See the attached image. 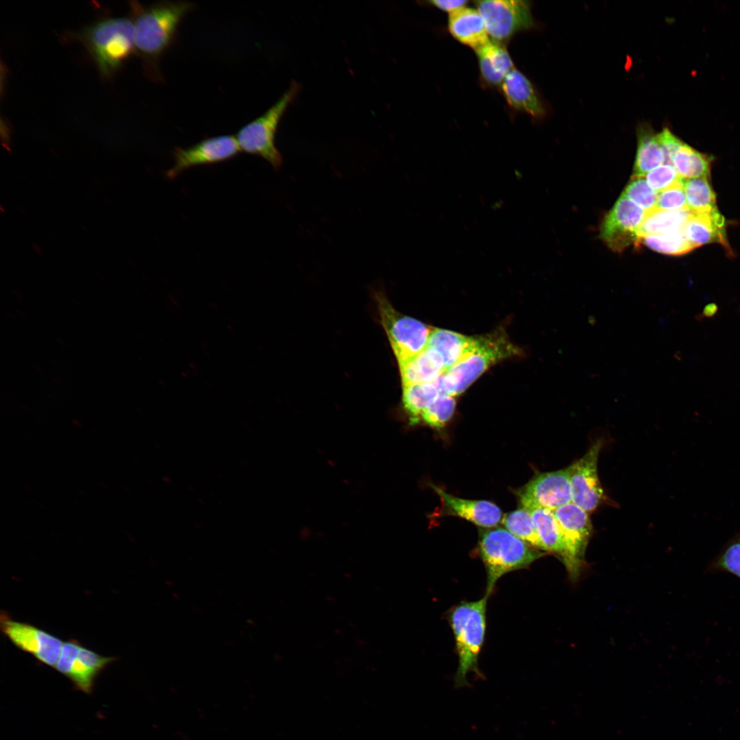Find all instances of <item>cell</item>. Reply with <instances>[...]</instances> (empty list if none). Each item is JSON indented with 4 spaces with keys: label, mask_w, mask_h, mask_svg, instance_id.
<instances>
[{
    "label": "cell",
    "mask_w": 740,
    "mask_h": 740,
    "mask_svg": "<svg viewBox=\"0 0 740 740\" xmlns=\"http://www.w3.org/2000/svg\"><path fill=\"white\" fill-rule=\"evenodd\" d=\"M135 52L147 75L160 81L162 56L174 43L180 23L195 5L189 1H162L149 5L132 3Z\"/></svg>",
    "instance_id": "6da1fadb"
},
{
    "label": "cell",
    "mask_w": 740,
    "mask_h": 740,
    "mask_svg": "<svg viewBox=\"0 0 740 740\" xmlns=\"http://www.w3.org/2000/svg\"><path fill=\"white\" fill-rule=\"evenodd\" d=\"M79 38L104 77L114 74L135 52L132 18H103L84 28Z\"/></svg>",
    "instance_id": "7a4b0ae2"
},
{
    "label": "cell",
    "mask_w": 740,
    "mask_h": 740,
    "mask_svg": "<svg viewBox=\"0 0 740 740\" xmlns=\"http://www.w3.org/2000/svg\"><path fill=\"white\" fill-rule=\"evenodd\" d=\"M489 597L473 602H462L452 607L448 620L454 633L458 666L455 675L457 686L467 684V676L474 672L481 676L478 658L486 631V610Z\"/></svg>",
    "instance_id": "3957f363"
},
{
    "label": "cell",
    "mask_w": 740,
    "mask_h": 740,
    "mask_svg": "<svg viewBox=\"0 0 740 740\" xmlns=\"http://www.w3.org/2000/svg\"><path fill=\"white\" fill-rule=\"evenodd\" d=\"M478 551L484 565L487 584L485 595L492 593L504 574L528 567L545 552L519 539L506 528H495L481 533Z\"/></svg>",
    "instance_id": "277c9868"
},
{
    "label": "cell",
    "mask_w": 740,
    "mask_h": 740,
    "mask_svg": "<svg viewBox=\"0 0 740 740\" xmlns=\"http://www.w3.org/2000/svg\"><path fill=\"white\" fill-rule=\"evenodd\" d=\"M519 354L520 350L502 330L478 336L475 348L440 377L442 391L455 397L465 391L489 367Z\"/></svg>",
    "instance_id": "5b68a950"
},
{
    "label": "cell",
    "mask_w": 740,
    "mask_h": 740,
    "mask_svg": "<svg viewBox=\"0 0 740 740\" xmlns=\"http://www.w3.org/2000/svg\"><path fill=\"white\" fill-rule=\"evenodd\" d=\"M300 88L297 82L293 81L272 106L238 131L235 137L241 151L262 158L275 169L282 166V158L275 146V134L284 112Z\"/></svg>",
    "instance_id": "8992f818"
},
{
    "label": "cell",
    "mask_w": 740,
    "mask_h": 740,
    "mask_svg": "<svg viewBox=\"0 0 740 740\" xmlns=\"http://www.w3.org/2000/svg\"><path fill=\"white\" fill-rule=\"evenodd\" d=\"M375 297L381 324L399 365L428 347L432 328L397 311L382 293Z\"/></svg>",
    "instance_id": "52a82bcc"
},
{
    "label": "cell",
    "mask_w": 740,
    "mask_h": 740,
    "mask_svg": "<svg viewBox=\"0 0 740 740\" xmlns=\"http://www.w3.org/2000/svg\"><path fill=\"white\" fill-rule=\"evenodd\" d=\"M0 628L16 648L54 669L64 643L61 639L34 625L16 621L4 610L0 615Z\"/></svg>",
    "instance_id": "ba28073f"
},
{
    "label": "cell",
    "mask_w": 740,
    "mask_h": 740,
    "mask_svg": "<svg viewBox=\"0 0 740 740\" xmlns=\"http://www.w3.org/2000/svg\"><path fill=\"white\" fill-rule=\"evenodd\" d=\"M476 3L489 36L495 42L502 43L516 33L534 25L529 1L486 0Z\"/></svg>",
    "instance_id": "9c48e42d"
},
{
    "label": "cell",
    "mask_w": 740,
    "mask_h": 740,
    "mask_svg": "<svg viewBox=\"0 0 740 740\" xmlns=\"http://www.w3.org/2000/svg\"><path fill=\"white\" fill-rule=\"evenodd\" d=\"M116 660V657L101 656L83 646L78 640L70 639L64 641L54 669L68 678L77 690L90 693L98 675Z\"/></svg>",
    "instance_id": "30bf717a"
},
{
    "label": "cell",
    "mask_w": 740,
    "mask_h": 740,
    "mask_svg": "<svg viewBox=\"0 0 740 740\" xmlns=\"http://www.w3.org/2000/svg\"><path fill=\"white\" fill-rule=\"evenodd\" d=\"M554 512L565 545L563 561L570 577L576 579L582 569L585 550L592 533L589 513L573 502L563 505Z\"/></svg>",
    "instance_id": "8fae6325"
},
{
    "label": "cell",
    "mask_w": 740,
    "mask_h": 740,
    "mask_svg": "<svg viewBox=\"0 0 740 740\" xmlns=\"http://www.w3.org/2000/svg\"><path fill=\"white\" fill-rule=\"evenodd\" d=\"M240 151L233 135L207 138L186 148L175 147L173 151L174 163L166 177L172 180L190 168L229 160Z\"/></svg>",
    "instance_id": "7c38bea8"
},
{
    "label": "cell",
    "mask_w": 740,
    "mask_h": 740,
    "mask_svg": "<svg viewBox=\"0 0 740 740\" xmlns=\"http://www.w3.org/2000/svg\"><path fill=\"white\" fill-rule=\"evenodd\" d=\"M570 473L571 465L535 476L517 492L521 506L527 509L541 507L554 510L572 502Z\"/></svg>",
    "instance_id": "4fadbf2b"
},
{
    "label": "cell",
    "mask_w": 740,
    "mask_h": 740,
    "mask_svg": "<svg viewBox=\"0 0 740 740\" xmlns=\"http://www.w3.org/2000/svg\"><path fill=\"white\" fill-rule=\"evenodd\" d=\"M645 214L643 209L621 194L602 222L600 237L612 250L623 251L638 243L637 231Z\"/></svg>",
    "instance_id": "5bb4252c"
},
{
    "label": "cell",
    "mask_w": 740,
    "mask_h": 740,
    "mask_svg": "<svg viewBox=\"0 0 740 740\" xmlns=\"http://www.w3.org/2000/svg\"><path fill=\"white\" fill-rule=\"evenodd\" d=\"M602 443L595 442L584 455L571 465L570 485L572 502L590 513L604 498L597 473V460Z\"/></svg>",
    "instance_id": "9a60e30c"
},
{
    "label": "cell",
    "mask_w": 740,
    "mask_h": 740,
    "mask_svg": "<svg viewBox=\"0 0 740 740\" xmlns=\"http://www.w3.org/2000/svg\"><path fill=\"white\" fill-rule=\"evenodd\" d=\"M431 487L440 497L443 514L458 517L488 528L502 521L500 508L491 502L463 499L447 493L434 484H431Z\"/></svg>",
    "instance_id": "2e32d148"
},
{
    "label": "cell",
    "mask_w": 740,
    "mask_h": 740,
    "mask_svg": "<svg viewBox=\"0 0 740 740\" xmlns=\"http://www.w3.org/2000/svg\"><path fill=\"white\" fill-rule=\"evenodd\" d=\"M725 219L717 208L703 213H692L684 228V234L695 249L710 243H719L728 251Z\"/></svg>",
    "instance_id": "e0dca14e"
},
{
    "label": "cell",
    "mask_w": 740,
    "mask_h": 740,
    "mask_svg": "<svg viewBox=\"0 0 740 740\" xmlns=\"http://www.w3.org/2000/svg\"><path fill=\"white\" fill-rule=\"evenodd\" d=\"M501 85L504 95L512 108L537 119L544 116L542 102L530 81L521 71L513 69Z\"/></svg>",
    "instance_id": "ac0fdd59"
},
{
    "label": "cell",
    "mask_w": 740,
    "mask_h": 740,
    "mask_svg": "<svg viewBox=\"0 0 740 740\" xmlns=\"http://www.w3.org/2000/svg\"><path fill=\"white\" fill-rule=\"evenodd\" d=\"M399 368L402 387L436 381L445 371L440 354L429 347Z\"/></svg>",
    "instance_id": "d6986e66"
},
{
    "label": "cell",
    "mask_w": 740,
    "mask_h": 740,
    "mask_svg": "<svg viewBox=\"0 0 740 740\" xmlns=\"http://www.w3.org/2000/svg\"><path fill=\"white\" fill-rule=\"evenodd\" d=\"M448 27L456 40L475 50L490 40L482 15L473 8H465L450 14Z\"/></svg>",
    "instance_id": "ffe728a7"
},
{
    "label": "cell",
    "mask_w": 740,
    "mask_h": 740,
    "mask_svg": "<svg viewBox=\"0 0 740 740\" xmlns=\"http://www.w3.org/2000/svg\"><path fill=\"white\" fill-rule=\"evenodd\" d=\"M478 336H469L441 328L432 329L428 347L440 354L444 362L445 370L452 367L476 346Z\"/></svg>",
    "instance_id": "44dd1931"
},
{
    "label": "cell",
    "mask_w": 740,
    "mask_h": 740,
    "mask_svg": "<svg viewBox=\"0 0 740 740\" xmlns=\"http://www.w3.org/2000/svg\"><path fill=\"white\" fill-rule=\"evenodd\" d=\"M475 51L483 79L491 85L502 84L513 69V61L504 46L489 40Z\"/></svg>",
    "instance_id": "7402d4cb"
},
{
    "label": "cell",
    "mask_w": 740,
    "mask_h": 740,
    "mask_svg": "<svg viewBox=\"0 0 740 740\" xmlns=\"http://www.w3.org/2000/svg\"><path fill=\"white\" fill-rule=\"evenodd\" d=\"M665 162L663 149L652 128L641 125L637 130V151L632 176H644Z\"/></svg>",
    "instance_id": "603a6c76"
},
{
    "label": "cell",
    "mask_w": 740,
    "mask_h": 740,
    "mask_svg": "<svg viewBox=\"0 0 740 740\" xmlns=\"http://www.w3.org/2000/svg\"><path fill=\"white\" fill-rule=\"evenodd\" d=\"M527 510L531 515L543 551L556 553L563 560L565 556V545L554 510L541 507H533Z\"/></svg>",
    "instance_id": "cb8c5ba5"
},
{
    "label": "cell",
    "mask_w": 740,
    "mask_h": 740,
    "mask_svg": "<svg viewBox=\"0 0 740 740\" xmlns=\"http://www.w3.org/2000/svg\"><path fill=\"white\" fill-rule=\"evenodd\" d=\"M691 212L689 210H665L654 208L646 212L637 231L638 243L641 237L665 234L683 230Z\"/></svg>",
    "instance_id": "d4e9b609"
},
{
    "label": "cell",
    "mask_w": 740,
    "mask_h": 740,
    "mask_svg": "<svg viewBox=\"0 0 740 740\" xmlns=\"http://www.w3.org/2000/svg\"><path fill=\"white\" fill-rule=\"evenodd\" d=\"M439 378L430 382L403 387V406L411 423L419 421L423 410L439 395L443 393Z\"/></svg>",
    "instance_id": "484cf974"
},
{
    "label": "cell",
    "mask_w": 740,
    "mask_h": 740,
    "mask_svg": "<svg viewBox=\"0 0 740 740\" xmlns=\"http://www.w3.org/2000/svg\"><path fill=\"white\" fill-rule=\"evenodd\" d=\"M711 158L683 143L675 153L672 164L682 179L709 178Z\"/></svg>",
    "instance_id": "4316f807"
},
{
    "label": "cell",
    "mask_w": 740,
    "mask_h": 740,
    "mask_svg": "<svg viewBox=\"0 0 740 740\" xmlns=\"http://www.w3.org/2000/svg\"><path fill=\"white\" fill-rule=\"evenodd\" d=\"M688 209L692 213H703L716 208V195L708 178L683 179Z\"/></svg>",
    "instance_id": "83f0119b"
},
{
    "label": "cell",
    "mask_w": 740,
    "mask_h": 740,
    "mask_svg": "<svg viewBox=\"0 0 740 740\" xmlns=\"http://www.w3.org/2000/svg\"><path fill=\"white\" fill-rule=\"evenodd\" d=\"M502 523L507 530L529 545L543 551L528 510L521 507L506 514Z\"/></svg>",
    "instance_id": "f1b7e54d"
},
{
    "label": "cell",
    "mask_w": 740,
    "mask_h": 740,
    "mask_svg": "<svg viewBox=\"0 0 740 740\" xmlns=\"http://www.w3.org/2000/svg\"><path fill=\"white\" fill-rule=\"evenodd\" d=\"M639 243H642L654 251L672 256L683 255L694 249L687 241L683 230L665 234L645 236L640 238Z\"/></svg>",
    "instance_id": "f546056e"
},
{
    "label": "cell",
    "mask_w": 740,
    "mask_h": 740,
    "mask_svg": "<svg viewBox=\"0 0 740 740\" xmlns=\"http://www.w3.org/2000/svg\"><path fill=\"white\" fill-rule=\"evenodd\" d=\"M455 408L454 396L441 393L423 410L420 419L432 428L440 429L452 417Z\"/></svg>",
    "instance_id": "4dcf8cb0"
},
{
    "label": "cell",
    "mask_w": 740,
    "mask_h": 740,
    "mask_svg": "<svg viewBox=\"0 0 740 740\" xmlns=\"http://www.w3.org/2000/svg\"><path fill=\"white\" fill-rule=\"evenodd\" d=\"M712 571H727L740 578V534L732 537L709 565Z\"/></svg>",
    "instance_id": "1f68e13d"
},
{
    "label": "cell",
    "mask_w": 740,
    "mask_h": 740,
    "mask_svg": "<svg viewBox=\"0 0 740 740\" xmlns=\"http://www.w3.org/2000/svg\"><path fill=\"white\" fill-rule=\"evenodd\" d=\"M622 195L647 212L656 208L658 193L648 186L644 176H632Z\"/></svg>",
    "instance_id": "d6a6232c"
},
{
    "label": "cell",
    "mask_w": 740,
    "mask_h": 740,
    "mask_svg": "<svg viewBox=\"0 0 740 740\" xmlns=\"http://www.w3.org/2000/svg\"><path fill=\"white\" fill-rule=\"evenodd\" d=\"M656 208L665 210L688 209L683 188V179L658 193Z\"/></svg>",
    "instance_id": "836d02e7"
},
{
    "label": "cell",
    "mask_w": 740,
    "mask_h": 740,
    "mask_svg": "<svg viewBox=\"0 0 740 740\" xmlns=\"http://www.w3.org/2000/svg\"><path fill=\"white\" fill-rule=\"evenodd\" d=\"M645 175L648 186L658 193L682 180L674 166L669 164H661Z\"/></svg>",
    "instance_id": "e575fe53"
},
{
    "label": "cell",
    "mask_w": 740,
    "mask_h": 740,
    "mask_svg": "<svg viewBox=\"0 0 740 740\" xmlns=\"http://www.w3.org/2000/svg\"><path fill=\"white\" fill-rule=\"evenodd\" d=\"M658 137L665 155L664 163L672 165V159L675 153L684 143L667 128L658 133Z\"/></svg>",
    "instance_id": "d590c367"
},
{
    "label": "cell",
    "mask_w": 740,
    "mask_h": 740,
    "mask_svg": "<svg viewBox=\"0 0 740 740\" xmlns=\"http://www.w3.org/2000/svg\"><path fill=\"white\" fill-rule=\"evenodd\" d=\"M430 3L439 9L447 12L450 14L466 8L467 1L464 0H436L430 1Z\"/></svg>",
    "instance_id": "8d00e7d4"
},
{
    "label": "cell",
    "mask_w": 740,
    "mask_h": 740,
    "mask_svg": "<svg viewBox=\"0 0 740 740\" xmlns=\"http://www.w3.org/2000/svg\"><path fill=\"white\" fill-rule=\"evenodd\" d=\"M717 312L718 306L715 303H710L704 308L702 317L712 318Z\"/></svg>",
    "instance_id": "74e56055"
}]
</instances>
